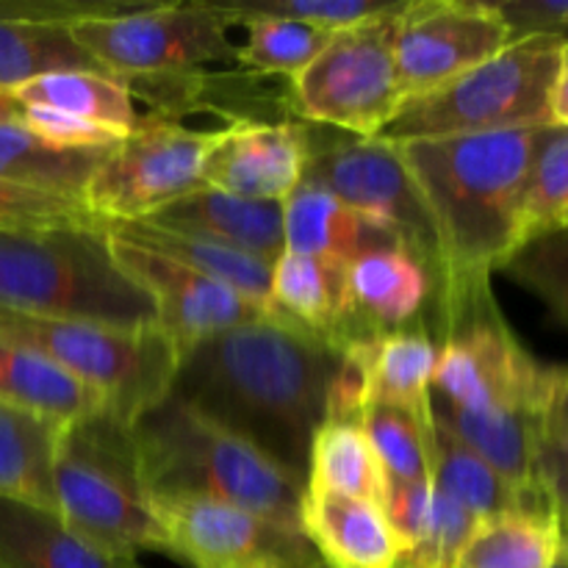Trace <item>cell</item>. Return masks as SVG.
Listing matches in <instances>:
<instances>
[{"instance_id":"43","label":"cell","mask_w":568,"mask_h":568,"mask_svg":"<svg viewBox=\"0 0 568 568\" xmlns=\"http://www.w3.org/2000/svg\"><path fill=\"white\" fill-rule=\"evenodd\" d=\"M549 111H552V125L568 128V39L564 44V55H560L558 75H555Z\"/></svg>"},{"instance_id":"46","label":"cell","mask_w":568,"mask_h":568,"mask_svg":"<svg viewBox=\"0 0 568 568\" xmlns=\"http://www.w3.org/2000/svg\"><path fill=\"white\" fill-rule=\"evenodd\" d=\"M558 525H560V541H564V555H568V514L558 516Z\"/></svg>"},{"instance_id":"14","label":"cell","mask_w":568,"mask_h":568,"mask_svg":"<svg viewBox=\"0 0 568 568\" xmlns=\"http://www.w3.org/2000/svg\"><path fill=\"white\" fill-rule=\"evenodd\" d=\"M514 42L494 3L408 0L397 22V89L414 100L436 92Z\"/></svg>"},{"instance_id":"15","label":"cell","mask_w":568,"mask_h":568,"mask_svg":"<svg viewBox=\"0 0 568 568\" xmlns=\"http://www.w3.org/2000/svg\"><path fill=\"white\" fill-rule=\"evenodd\" d=\"M109 239L116 264L155 303L159 327L172 338L178 355L216 333L270 316L266 308L250 303L242 294L211 281V277L189 270L181 261L116 239L114 233H109Z\"/></svg>"},{"instance_id":"26","label":"cell","mask_w":568,"mask_h":568,"mask_svg":"<svg viewBox=\"0 0 568 568\" xmlns=\"http://www.w3.org/2000/svg\"><path fill=\"white\" fill-rule=\"evenodd\" d=\"M427 458H430L433 486L455 499L460 508L469 510L475 519L483 521L525 508H549L541 491L514 486L475 449L466 447L436 422L430 425V436H427Z\"/></svg>"},{"instance_id":"20","label":"cell","mask_w":568,"mask_h":568,"mask_svg":"<svg viewBox=\"0 0 568 568\" xmlns=\"http://www.w3.org/2000/svg\"><path fill=\"white\" fill-rule=\"evenodd\" d=\"M144 222H153L170 231L197 233L214 239L242 253L275 264L286 250L283 242V203H261V200L236 197L214 186H200L186 197L175 200Z\"/></svg>"},{"instance_id":"40","label":"cell","mask_w":568,"mask_h":568,"mask_svg":"<svg viewBox=\"0 0 568 568\" xmlns=\"http://www.w3.org/2000/svg\"><path fill=\"white\" fill-rule=\"evenodd\" d=\"M14 120L22 122L28 131L37 133L44 142L61 144V148H111L120 139H125L103 125H94V122L59 114V111L50 109H20L17 105Z\"/></svg>"},{"instance_id":"10","label":"cell","mask_w":568,"mask_h":568,"mask_svg":"<svg viewBox=\"0 0 568 568\" xmlns=\"http://www.w3.org/2000/svg\"><path fill=\"white\" fill-rule=\"evenodd\" d=\"M236 26L225 3H133L116 14L72 26L78 44L120 81L192 75L203 64L233 61Z\"/></svg>"},{"instance_id":"3","label":"cell","mask_w":568,"mask_h":568,"mask_svg":"<svg viewBox=\"0 0 568 568\" xmlns=\"http://www.w3.org/2000/svg\"><path fill=\"white\" fill-rule=\"evenodd\" d=\"M131 436L150 499H211L300 527L303 483L183 399L166 394Z\"/></svg>"},{"instance_id":"27","label":"cell","mask_w":568,"mask_h":568,"mask_svg":"<svg viewBox=\"0 0 568 568\" xmlns=\"http://www.w3.org/2000/svg\"><path fill=\"white\" fill-rule=\"evenodd\" d=\"M109 233L131 244H139V247L153 250V253L166 255L172 261H181L189 270L233 288L244 300L270 311L272 264L258 258V255L242 253V250H233L227 244L214 242V239L197 236V233L159 227L144 220L111 225Z\"/></svg>"},{"instance_id":"2","label":"cell","mask_w":568,"mask_h":568,"mask_svg":"<svg viewBox=\"0 0 568 568\" xmlns=\"http://www.w3.org/2000/svg\"><path fill=\"white\" fill-rule=\"evenodd\" d=\"M547 128V125H544ZM541 128L397 144L444 255V283L430 300L436 331L491 288V275L519 250V214Z\"/></svg>"},{"instance_id":"28","label":"cell","mask_w":568,"mask_h":568,"mask_svg":"<svg viewBox=\"0 0 568 568\" xmlns=\"http://www.w3.org/2000/svg\"><path fill=\"white\" fill-rule=\"evenodd\" d=\"M0 403L42 419L67 425L109 410L94 388L83 386L64 369L26 344L0 338Z\"/></svg>"},{"instance_id":"6","label":"cell","mask_w":568,"mask_h":568,"mask_svg":"<svg viewBox=\"0 0 568 568\" xmlns=\"http://www.w3.org/2000/svg\"><path fill=\"white\" fill-rule=\"evenodd\" d=\"M564 44V37L514 39L436 92L405 100L375 139L403 144L552 125L549 100Z\"/></svg>"},{"instance_id":"35","label":"cell","mask_w":568,"mask_h":568,"mask_svg":"<svg viewBox=\"0 0 568 568\" xmlns=\"http://www.w3.org/2000/svg\"><path fill=\"white\" fill-rule=\"evenodd\" d=\"M568 227V128H541L519 214V247Z\"/></svg>"},{"instance_id":"5","label":"cell","mask_w":568,"mask_h":568,"mask_svg":"<svg viewBox=\"0 0 568 568\" xmlns=\"http://www.w3.org/2000/svg\"><path fill=\"white\" fill-rule=\"evenodd\" d=\"M55 514L116 555L166 552V536L139 471L131 425L111 410L59 427L53 453Z\"/></svg>"},{"instance_id":"38","label":"cell","mask_w":568,"mask_h":568,"mask_svg":"<svg viewBox=\"0 0 568 568\" xmlns=\"http://www.w3.org/2000/svg\"><path fill=\"white\" fill-rule=\"evenodd\" d=\"M403 0H242L233 3L236 9L255 11V14L283 17V20L305 22V26L342 31L358 22L377 20L394 11Z\"/></svg>"},{"instance_id":"17","label":"cell","mask_w":568,"mask_h":568,"mask_svg":"<svg viewBox=\"0 0 568 568\" xmlns=\"http://www.w3.org/2000/svg\"><path fill=\"white\" fill-rule=\"evenodd\" d=\"M270 316L344 349L375 336L361 325L347 286V264L320 255L283 253L272 264Z\"/></svg>"},{"instance_id":"19","label":"cell","mask_w":568,"mask_h":568,"mask_svg":"<svg viewBox=\"0 0 568 568\" xmlns=\"http://www.w3.org/2000/svg\"><path fill=\"white\" fill-rule=\"evenodd\" d=\"M399 541L397 568H453L480 519L438 491L433 480L386 483L381 499Z\"/></svg>"},{"instance_id":"47","label":"cell","mask_w":568,"mask_h":568,"mask_svg":"<svg viewBox=\"0 0 568 568\" xmlns=\"http://www.w3.org/2000/svg\"><path fill=\"white\" fill-rule=\"evenodd\" d=\"M555 568H568V555H560L558 566H555Z\"/></svg>"},{"instance_id":"30","label":"cell","mask_w":568,"mask_h":568,"mask_svg":"<svg viewBox=\"0 0 568 568\" xmlns=\"http://www.w3.org/2000/svg\"><path fill=\"white\" fill-rule=\"evenodd\" d=\"M564 555L552 508H525L483 519L453 568H555Z\"/></svg>"},{"instance_id":"25","label":"cell","mask_w":568,"mask_h":568,"mask_svg":"<svg viewBox=\"0 0 568 568\" xmlns=\"http://www.w3.org/2000/svg\"><path fill=\"white\" fill-rule=\"evenodd\" d=\"M111 148H61L6 116L0 120V181L83 203L87 186Z\"/></svg>"},{"instance_id":"44","label":"cell","mask_w":568,"mask_h":568,"mask_svg":"<svg viewBox=\"0 0 568 568\" xmlns=\"http://www.w3.org/2000/svg\"><path fill=\"white\" fill-rule=\"evenodd\" d=\"M558 37L568 39V0H558Z\"/></svg>"},{"instance_id":"16","label":"cell","mask_w":568,"mask_h":568,"mask_svg":"<svg viewBox=\"0 0 568 568\" xmlns=\"http://www.w3.org/2000/svg\"><path fill=\"white\" fill-rule=\"evenodd\" d=\"M308 125L236 120L222 128L203 166V183L236 197L283 203L303 183Z\"/></svg>"},{"instance_id":"4","label":"cell","mask_w":568,"mask_h":568,"mask_svg":"<svg viewBox=\"0 0 568 568\" xmlns=\"http://www.w3.org/2000/svg\"><path fill=\"white\" fill-rule=\"evenodd\" d=\"M0 308L122 331L159 327L155 303L116 264L103 225L0 231Z\"/></svg>"},{"instance_id":"45","label":"cell","mask_w":568,"mask_h":568,"mask_svg":"<svg viewBox=\"0 0 568 568\" xmlns=\"http://www.w3.org/2000/svg\"><path fill=\"white\" fill-rule=\"evenodd\" d=\"M14 100L9 98L6 92H0V120H6V116H14Z\"/></svg>"},{"instance_id":"22","label":"cell","mask_w":568,"mask_h":568,"mask_svg":"<svg viewBox=\"0 0 568 568\" xmlns=\"http://www.w3.org/2000/svg\"><path fill=\"white\" fill-rule=\"evenodd\" d=\"M0 568H139L72 530L55 510L0 497Z\"/></svg>"},{"instance_id":"24","label":"cell","mask_w":568,"mask_h":568,"mask_svg":"<svg viewBox=\"0 0 568 568\" xmlns=\"http://www.w3.org/2000/svg\"><path fill=\"white\" fill-rule=\"evenodd\" d=\"M347 286L361 325L372 333L405 327L433 300V277L405 247H377L347 264Z\"/></svg>"},{"instance_id":"33","label":"cell","mask_w":568,"mask_h":568,"mask_svg":"<svg viewBox=\"0 0 568 568\" xmlns=\"http://www.w3.org/2000/svg\"><path fill=\"white\" fill-rule=\"evenodd\" d=\"M53 72H103L70 26L0 20V92ZM109 75V72H105Z\"/></svg>"},{"instance_id":"23","label":"cell","mask_w":568,"mask_h":568,"mask_svg":"<svg viewBox=\"0 0 568 568\" xmlns=\"http://www.w3.org/2000/svg\"><path fill=\"white\" fill-rule=\"evenodd\" d=\"M283 253L320 255L344 264L377 247H403L392 231L311 183H300L283 200Z\"/></svg>"},{"instance_id":"48","label":"cell","mask_w":568,"mask_h":568,"mask_svg":"<svg viewBox=\"0 0 568 568\" xmlns=\"http://www.w3.org/2000/svg\"><path fill=\"white\" fill-rule=\"evenodd\" d=\"M320 568H327V566H325V564H322V566H320Z\"/></svg>"},{"instance_id":"39","label":"cell","mask_w":568,"mask_h":568,"mask_svg":"<svg viewBox=\"0 0 568 568\" xmlns=\"http://www.w3.org/2000/svg\"><path fill=\"white\" fill-rule=\"evenodd\" d=\"M53 225H103V222L94 220L87 205L78 200L31 192L0 181V231Z\"/></svg>"},{"instance_id":"8","label":"cell","mask_w":568,"mask_h":568,"mask_svg":"<svg viewBox=\"0 0 568 568\" xmlns=\"http://www.w3.org/2000/svg\"><path fill=\"white\" fill-rule=\"evenodd\" d=\"M0 338L37 349L67 375L94 388L125 425H133L172 392L178 372V347L161 327L122 331L0 308Z\"/></svg>"},{"instance_id":"1","label":"cell","mask_w":568,"mask_h":568,"mask_svg":"<svg viewBox=\"0 0 568 568\" xmlns=\"http://www.w3.org/2000/svg\"><path fill=\"white\" fill-rule=\"evenodd\" d=\"M342 361L325 338L266 316L183 349L170 394L305 486Z\"/></svg>"},{"instance_id":"37","label":"cell","mask_w":568,"mask_h":568,"mask_svg":"<svg viewBox=\"0 0 568 568\" xmlns=\"http://www.w3.org/2000/svg\"><path fill=\"white\" fill-rule=\"evenodd\" d=\"M499 272L536 294L547 305L555 325L568 333V227L527 242Z\"/></svg>"},{"instance_id":"21","label":"cell","mask_w":568,"mask_h":568,"mask_svg":"<svg viewBox=\"0 0 568 568\" xmlns=\"http://www.w3.org/2000/svg\"><path fill=\"white\" fill-rule=\"evenodd\" d=\"M358 366L366 388V405L430 410V388L438 366V342L425 327H397L375 333L344 349Z\"/></svg>"},{"instance_id":"31","label":"cell","mask_w":568,"mask_h":568,"mask_svg":"<svg viewBox=\"0 0 568 568\" xmlns=\"http://www.w3.org/2000/svg\"><path fill=\"white\" fill-rule=\"evenodd\" d=\"M55 422L0 403V497L55 510Z\"/></svg>"},{"instance_id":"13","label":"cell","mask_w":568,"mask_h":568,"mask_svg":"<svg viewBox=\"0 0 568 568\" xmlns=\"http://www.w3.org/2000/svg\"><path fill=\"white\" fill-rule=\"evenodd\" d=\"M166 552L192 568H320L300 527L211 499H153Z\"/></svg>"},{"instance_id":"12","label":"cell","mask_w":568,"mask_h":568,"mask_svg":"<svg viewBox=\"0 0 568 568\" xmlns=\"http://www.w3.org/2000/svg\"><path fill=\"white\" fill-rule=\"evenodd\" d=\"M222 128H186L150 116L139 131L114 144L94 172L83 205L105 227L142 222L175 200L205 186L203 166Z\"/></svg>"},{"instance_id":"32","label":"cell","mask_w":568,"mask_h":568,"mask_svg":"<svg viewBox=\"0 0 568 568\" xmlns=\"http://www.w3.org/2000/svg\"><path fill=\"white\" fill-rule=\"evenodd\" d=\"M383 488H386V477L361 422H322L311 442L305 491L381 503Z\"/></svg>"},{"instance_id":"18","label":"cell","mask_w":568,"mask_h":568,"mask_svg":"<svg viewBox=\"0 0 568 568\" xmlns=\"http://www.w3.org/2000/svg\"><path fill=\"white\" fill-rule=\"evenodd\" d=\"M300 532L327 568H397L399 541L381 503L303 491Z\"/></svg>"},{"instance_id":"11","label":"cell","mask_w":568,"mask_h":568,"mask_svg":"<svg viewBox=\"0 0 568 568\" xmlns=\"http://www.w3.org/2000/svg\"><path fill=\"white\" fill-rule=\"evenodd\" d=\"M303 183L325 189L344 205L392 231L430 272L436 297L444 283L442 244L397 144L308 125V164Z\"/></svg>"},{"instance_id":"42","label":"cell","mask_w":568,"mask_h":568,"mask_svg":"<svg viewBox=\"0 0 568 568\" xmlns=\"http://www.w3.org/2000/svg\"><path fill=\"white\" fill-rule=\"evenodd\" d=\"M541 447H568V366H560L558 383L544 414Z\"/></svg>"},{"instance_id":"41","label":"cell","mask_w":568,"mask_h":568,"mask_svg":"<svg viewBox=\"0 0 568 568\" xmlns=\"http://www.w3.org/2000/svg\"><path fill=\"white\" fill-rule=\"evenodd\" d=\"M536 486L555 516L568 514V447H541L536 458Z\"/></svg>"},{"instance_id":"7","label":"cell","mask_w":568,"mask_h":568,"mask_svg":"<svg viewBox=\"0 0 568 568\" xmlns=\"http://www.w3.org/2000/svg\"><path fill=\"white\" fill-rule=\"evenodd\" d=\"M430 399L471 416L544 422L560 366L541 364L510 331L494 292L477 294L438 327Z\"/></svg>"},{"instance_id":"9","label":"cell","mask_w":568,"mask_h":568,"mask_svg":"<svg viewBox=\"0 0 568 568\" xmlns=\"http://www.w3.org/2000/svg\"><path fill=\"white\" fill-rule=\"evenodd\" d=\"M405 3L377 20L333 31L320 55L288 78L294 114L308 125L375 139L403 105L394 44Z\"/></svg>"},{"instance_id":"34","label":"cell","mask_w":568,"mask_h":568,"mask_svg":"<svg viewBox=\"0 0 568 568\" xmlns=\"http://www.w3.org/2000/svg\"><path fill=\"white\" fill-rule=\"evenodd\" d=\"M225 9L244 31L233 61L258 75H297L333 37V31H325V28L283 20V17L255 14V11L236 9L233 3H225Z\"/></svg>"},{"instance_id":"29","label":"cell","mask_w":568,"mask_h":568,"mask_svg":"<svg viewBox=\"0 0 568 568\" xmlns=\"http://www.w3.org/2000/svg\"><path fill=\"white\" fill-rule=\"evenodd\" d=\"M6 94L20 109L59 111L109 128L120 136L139 131L150 120L139 114L136 92L131 83L105 72H53V75L33 78Z\"/></svg>"},{"instance_id":"36","label":"cell","mask_w":568,"mask_h":568,"mask_svg":"<svg viewBox=\"0 0 568 568\" xmlns=\"http://www.w3.org/2000/svg\"><path fill=\"white\" fill-rule=\"evenodd\" d=\"M430 425V410L416 414L394 405H366L361 414V427L375 449L386 483L430 480V458H427Z\"/></svg>"}]
</instances>
